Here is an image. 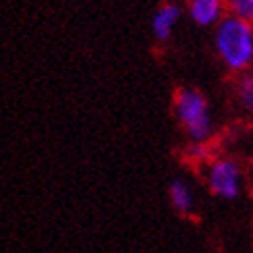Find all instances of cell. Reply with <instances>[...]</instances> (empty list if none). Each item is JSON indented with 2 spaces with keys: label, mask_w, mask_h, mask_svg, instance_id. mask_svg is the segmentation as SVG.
Listing matches in <instances>:
<instances>
[{
  "label": "cell",
  "mask_w": 253,
  "mask_h": 253,
  "mask_svg": "<svg viewBox=\"0 0 253 253\" xmlns=\"http://www.w3.org/2000/svg\"><path fill=\"white\" fill-rule=\"evenodd\" d=\"M181 15H183V8L176 2H164L156 10L154 17H152V34H154L156 42L164 44V42L170 40Z\"/></svg>",
  "instance_id": "obj_5"
},
{
  "label": "cell",
  "mask_w": 253,
  "mask_h": 253,
  "mask_svg": "<svg viewBox=\"0 0 253 253\" xmlns=\"http://www.w3.org/2000/svg\"><path fill=\"white\" fill-rule=\"evenodd\" d=\"M168 199H170V206L178 214H183V216L193 214L195 193H193L191 185L183 181V178H172V181L168 183Z\"/></svg>",
  "instance_id": "obj_6"
},
{
  "label": "cell",
  "mask_w": 253,
  "mask_h": 253,
  "mask_svg": "<svg viewBox=\"0 0 253 253\" xmlns=\"http://www.w3.org/2000/svg\"><path fill=\"white\" fill-rule=\"evenodd\" d=\"M204 181L208 191L218 199L233 202L245 189V172L235 158L216 156L204 164Z\"/></svg>",
  "instance_id": "obj_3"
},
{
  "label": "cell",
  "mask_w": 253,
  "mask_h": 253,
  "mask_svg": "<svg viewBox=\"0 0 253 253\" xmlns=\"http://www.w3.org/2000/svg\"><path fill=\"white\" fill-rule=\"evenodd\" d=\"M187 15L199 27H216L228 13L224 0H187Z\"/></svg>",
  "instance_id": "obj_4"
},
{
  "label": "cell",
  "mask_w": 253,
  "mask_h": 253,
  "mask_svg": "<svg viewBox=\"0 0 253 253\" xmlns=\"http://www.w3.org/2000/svg\"><path fill=\"white\" fill-rule=\"evenodd\" d=\"M226 13L253 23V0H224Z\"/></svg>",
  "instance_id": "obj_8"
},
{
  "label": "cell",
  "mask_w": 253,
  "mask_h": 253,
  "mask_svg": "<svg viewBox=\"0 0 253 253\" xmlns=\"http://www.w3.org/2000/svg\"><path fill=\"white\" fill-rule=\"evenodd\" d=\"M251 199H253V195H251Z\"/></svg>",
  "instance_id": "obj_10"
},
{
  "label": "cell",
  "mask_w": 253,
  "mask_h": 253,
  "mask_svg": "<svg viewBox=\"0 0 253 253\" xmlns=\"http://www.w3.org/2000/svg\"><path fill=\"white\" fill-rule=\"evenodd\" d=\"M172 112L191 143H208L214 135V119L210 102L195 87H181L174 91Z\"/></svg>",
  "instance_id": "obj_2"
},
{
  "label": "cell",
  "mask_w": 253,
  "mask_h": 253,
  "mask_svg": "<svg viewBox=\"0 0 253 253\" xmlns=\"http://www.w3.org/2000/svg\"><path fill=\"white\" fill-rule=\"evenodd\" d=\"M214 50L228 73H249L253 69V23L226 15L214 27Z\"/></svg>",
  "instance_id": "obj_1"
},
{
  "label": "cell",
  "mask_w": 253,
  "mask_h": 253,
  "mask_svg": "<svg viewBox=\"0 0 253 253\" xmlns=\"http://www.w3.org/2000/svg\"><path fill=\"white\" fill-rule=\"evenodd\" d=\"M185 158L189 162H195V164H206L210 160V147L208 143H191L189 141L187 150H185Z\"/></svg>",
  "instance_id": "obj_9"
},
{
  "label": "cell",
  "mask_w": 253,
  "mask_h": 253,
  "mask_svg": "<svg viewBox=\"0 0 253 253\" xmlns=\"http://www.w3.org/2000/svg\"><path fill=\"white\" fill-rule=\"evenodd\" d=\"M233 93H235V102L237 106L253 114V73H243V75H237V81L233 85Z\"/></svg>",
  "instance_id": "obj_7"
}]
</instances>
